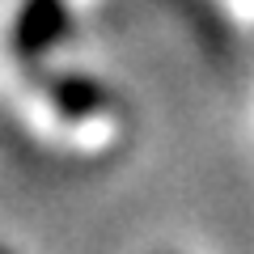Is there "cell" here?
Wrapping results in <instances>:
<instances>
[{"instance_id": "6da1fadb", "label": "cell", "mask_w": 254, "mask_h": 254, "mask_svg": "<svg viewBox=\"0 0 254 254\" xmlns=\"http://www.w3.org/2000/svg\"><path fill=\"white\" fill-rule=\"evenodd\" d=\"M64 34H68V4L64 0H26L17 13V26H13V47L21 60H34V55L51 51Z\"/></svg>"}, {"instance_id": "7a4b0ae2", "label": "cell", "mask_w": 254, "mask_h": 254, "mask_svg": "<svg viewBox=\"0 0 254 254\" xmlns=\"http://www.w3.org/2000/svg\"><path fill=\"white\" fill-rule=\"evenodd\" d=\"M47 93L60 106V115H68V119H89L106 106V89L93 76H51Z\"/></svg>"}, {"instance_id": "3957f363", "label": "cell", "mask_w": 254, "mask_h": 254, "mask_svg": "<svg viewBox=\"0 0 254 254\" xmlns=\"http://www.w3.org/2000/svg\"><path fill=\"white\" fill-rule=\"evenodd\" d=\"M0 254H4V250H0Z\"/></svg>"}]
</instances>
